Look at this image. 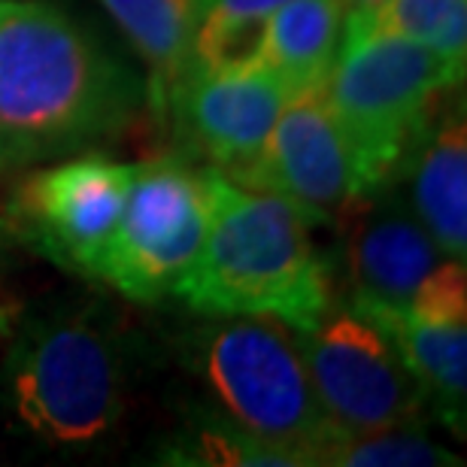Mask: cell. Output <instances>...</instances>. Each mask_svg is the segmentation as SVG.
<instances>
[{
	"mask_svg": "<svg viewBox=\"0 0 467 467\" xmlns=\"http://www.w3.org/2000/svg\"><path fill=\"white\" fill-rule=\"evenodd\" d=\"M146 107V82L86 25L46 0H0V125L49 158L116 137Z\"/></svg>",
	"mask_w": 467,
	"mask_h": 467,
	"instance_id": "obj_1",
	"label": "cell"
},
{
	"mask_svg": "<svg viewBox=\"0 0 467 467\" xmlns=\"http://www.w3.org/2000/svg\"><path fill=\"white\" fill-rule=\"evenodd\" d=\"M210 225L173 295L201 316H265L310 331L331 306L328 265L310 240L313 222L292 201L207 167Z\"/></svg>",
	"mask_w": 467,
	"mask_h": 467,
	"instance_id": "obj_2",
	"label": "cell"
},
{
	"mask_svg": "<svg viewBox=\"0 0 467 467\" xmlns=\"http://www.w3.org/2000/svg\"><path fill=\"white\" fill-rule=\"evenodd\" d=\"M128 398V349L98 310H58L25 322L0 364V404L49 446L98 443Z\"/></svg>",
	"mask_w": 467,
	"mask_h": 467,
	"instance_id": "obj_3",
	"label": "cell"
},
{
	"mask_svg": "<svg viewBox=\"0 0 467 467\" xmlns=\"http://www.w3.org/2000/svg\"><path fill=\"white\" fill-rule=\"evenodd\" d=\"M464 70L434 49L368 27H343L337 61L322 82L334 119L349 140L368 194L395 182L410 146Z\"/></svg>",
	"mask_w": 467,
	"mask_h": 467,
	"instance_id": "obj_4",
	"label": "cell"
},
{
	"mask_svg": "<svg viewBox=\"0 0 467 467\" xmlns=\"http://www.w3.org/2000/svg\"><path fill=\"white\" fill-rule=\"evenodd\" d=\"M198 331L194 364L219 410L258 441L285 452L295 467H319L343 428L325 413L295 337L265 316H219Z\"/></svg>",
	"mask_w": 467,
	"mask_h": 467,
	"instance_id": "obj_5",
	"label": "cell"
},
{
	"mask_svg": "<svg viewBox=\"0 0 467 467\" xmlns=\"http://www.w3.org/2000/svg\"><path fill=\"white\" fill-rule=\"evenodd\" d=\"M210 225L203 171L176 155L134 164L121 219L109 237L98 279L137 304L173 295L194 265Z\"/></svg>",
	"mask_w": 467,
	"mask_h": 467,
	"instance_id": "obj_6",
	"label": "cell"
},
{
	"mask_svg": "<svg viewBox=\"0 0 467 467\" xmlns=\"http://www.w3.org/2000/svg\"><path fill=\"white\" fill-rule=\"evenodd\" d=\"M313 391L349 434L419 425L425 395L398 347L379 325L352 306L322 316L310 331H292Z\"/></svg>",
	"mask_w": 467,
	"mask_h": 467,
	"instance_id": "obj_7",
	"label": "cell"
},
{
	"mask_svg": "<svg viewBox=\"0 0 467 467\" xmlns=\"http://www.w3.org/2000/svg\"><path fill=\"white\" fill-rule=\"evenodd\" d=\"M134 164L88 152L43 167L9 201L16 237L70 274L98 279L109 237L125 210Z\"/></svg>",
	"mask_w": 467,
	"mask_h": 467,
	"instance_id": "obj_8",
	"label": "cell"
},
{
	"mask_svg": "<svg viewBox=\"0 0 467 467\" xmlns=\"http://www.w3.org/2000/svg\"><path fill=\"white\" fill-rule=\"evenodd\" d=\"M231 180L292 201L313 225H337L355 201L368 198L352 146L322 86L285 100L267 143Z\"/></svg>",
	"mask_w": 467,
	"mask_h": 467,
	"instance_id": "obj_9",
	"label": "cell"
},
{
	"mask_svg": "<svg viewBox=\"0 0 467 467\" xmlns=\"http://www.w3.org/2000/svg\"><path fill=\"white\" fill-rule=\"evenodd\" d=\"M379 325L416 377L431 413L464 434L467 416V276L464 261L443 258L404 310L352 306Z\"/></svg>",
	"mask_w": 467,
	"mask_h": 467,
	"instance_id": "obj_10",
	"label": "cell"
},
{
	"mask_svg": "<svg viewBox=\"0 0 467 467\" xmlns=\"http://www.w3.org/2000/svg\"><path fill=\"white\" fill-rule=\"evenodd\" d=\"M295 91L265 67L198 70L173 91L164 116L216 171L234 176L261 152Z\"/></svg>",
	"mask_w": 467,
	"mask_h": 467,
	"instance_id": "obj_11",
	"label": "cell"
},
{
	"mask_svg": "<svg viewBox=\"0 0 467 467\" xmlns=\"http://www.w3.org/2000/svg\"><path fill=\"white\" fill-rule=\"evenodd\" d=\"M352 279L349 306L404 310L416 288L443 261L422 222L400 198L395 182L355 201L337 219Z\"/></svg>",
	"mask_w": 467,
	"mask_h": 467,
	"instance_id": "obj_12",
	"label": "cell"
},
{
	"mask_svg": "<svg viewBox=\"0 0 467 467\" xmlns=\"http://www.w3.org/2000/svg\"><path fill=\"white\" fill-rule=\"evenodd\" d=\"M407 207L443 258H467V128L464 104H441L400 164Z\"/></svg>",
	"mask_w": 467,
	"mask_h": 467,
	"instance_id": "obj_13",
	"label": "cell"
},
{
	"mask_svg": "<svg viewBox=\"0 0 467 467\" xmlns=\"http://www.w3.org/2000/svg\"><path fill=\"white\" fill-rule=\"evenodd\" d=\"M149 67L146 104L164 116L194 70V40L213 0H100Z\"/></svg>",
	"mask_w": 467,
	"mask_h": 467,
	"instance_id": "obj_14",
	"label": "cell"
},
{
	"mask_svg": "<svg viewBox=\"0 0 467 467\" xmlns=\"http://www.w3.org/2000/svg\"><path fill=\"white\" fill-rule=\"evenodd\" d=\"M340 0H285L261 34L258 67L279 77L292 91L319 88L337 61L343 43Z\"/></svg>",
	"mask_w": 467,
	"mask_h": 467,
	"instance_id": "obj_15",
	"label": "cell"
},
{
	"mask_svg": "<svg viewBox=\"0 0 467 467\" xmlns=\"http://www.w3.org/2000/svg\"><path fill=\"white\" fill-rule=\"evenodd\" d=\"M158 464L173 467H295L285 452L258 441L222 410H194L158 450Z\"/></svg>",
	"mask_w": 467,
	"mask_h": 467,
	"instance_id": "obj_16",
	"label": "cell"
},
{
	"mask_svg": "<svg viewBox=\"0 0 467 467\" xmlns=\"http://www.w3.org/2000/svg\"><path fill=\"white\" fill-rule=\"evenodd\" d=\"M343 27H368V31L416 40L464 70L467 0H386L377 13L347 18Z\"/></svg>",
	"mask_w": 467,
	"mask_h": 467,
	"instance_id": "obj_17",
	"label": "cell"
},
{
	"mask_svg": "<svg viewBox=\"0 0 467 467\" xmlns=\"http://www.w3.org/2000/svg\"><path fill=\"white\" fill-rule=\"evenodd\" d=\"M285 0H213L194 40L198 70H243L258 64L261 34Z\"/></svg>",
	"mask_w": 467,
	"mask_h": 467,
	"instance_id": "obj_18",
	"label": "cell"
},
{
	"mask_svg": "<svg viewBox=\"0 0 467 467\" xmlns=\"http://www.w3.org/2000/svg\"><path fill=\"white\" fill-rule=\"evenodd\" d=\"M319 464L334 467H455L462 459L431 437L419 431V425L386 428L340 437L325 446Z\"/></svg>",
	"mask_w": 467,
	"mask_h": 467,
	"instance_id": "obj_19",
	"label": "cell"
},
{
	"mask_svg": "<svg viewBox=\"0 0 467 467\" xmlns=\"http://www.w3.org/2000/svg\"><path fill=\"white\" fill-rule=\"evenodd\" d=\"M31 161L34 158L25 152V146L0 125V171H9V167H18V164H31Z\"/></svg>",
	"mask_w": 467,
	"mask_h": 467,
	"instance_id": "obj_20",
	"label": "cell"
},
{
	"mask_svg": "<svg viewBox=\"0 0 467 467\" xmlns=\"http://www.w3.org/2000/svg\"><path fill=\"white\" fill-rule=\"evenodd\" d=\"M340 4H343V13H347V18H364V16L377 13L386 0H340Z\"/></svg>",
	"mask_w": 467,
	"mask_h": 467,
	"instance_id": "obj_21",
	"label": "cell"
},
{
	"mask_svg": "<svg viewBox=\"0 0 467 467\" xmlns=\"http://www.w3.org/2000/svg\"><path fill=\"white\" fill-rule=\"evenodd\" d=\"M9 331H13V325H9V313L0 306V343L9 337Z\"/></svg>",
	"mask_w": 467,
	"mask_h": 467,
	"instance_id": "obj_22",
	"label": "cell"
},
{
	"mask_svg": "<svg viewBox=\"0 0 467 467\" xmlns=\"http://www.w3.org/2000/svg\"><path fill=\"white\" fill-rule=\"evenodd\" d=\"M6 237H9V228H6V222L0 219V249H4V243H6Z\"/></svg>",
	"mask_w": 467,
	"mask_h": 467,
	"instance_id": "obj_23",
	"label": "cell"
}]
</instances>
